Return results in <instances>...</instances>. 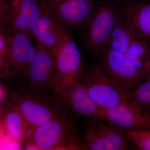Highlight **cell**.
I'll return each instance as SVG.
<instances>
[{"label":"cell","mask_w":150,"mask_h":150,"mask_svg":"<svg viewBox=\"0 0 150 150\" xmlns=\"http://www.w3.org/2000/svg\"><path fill=\"white\" fill-rule=\"evenodd\" d=\"M9 98L21 112L25 135L66 110L54 93L35 92L23 85L10 91Z\"/></svg>","instance_id":"obj_1"},{"label":"cell","mask_w":150,"mask_h":150,"mask_svg":"<svg viewBox=\"0 0 150 150\" xmlns=\"http://www.w3.org/2000/svg\"><path fill=\"white\" fill-rule=\"evenodd\" d=\"M125 15L123 5L97 0L91 17L84 30L86 49L98 55L107 45L113 30Z\"/></svg>","instance_id":"obj_2"},{"label":"cell","mask_w":150,"mask_h":150,"mask_svg":"<svg viewBox=\"0 0 150 150\" xmlns=\"http://www.w3.org/2000/svg\"><path fill=\"white\" fill-rule=\"evenodd\" d=\"M70 115L71 114L65 110L25 134L24 139L27 141V145L24 149L43 150L69 149L67 145L68 144L70 149H72L68 141L70 142L69 139L77 129ZM71 143L75 149L74 145Z\"/></svg>","instance_id":"obj_3"},{"label":"cell","mask_w":150,"mask_h":150,"mask_svg":"<svg viewBox=\"0 0 150 150\" xmlns=\"http://www.w3.org/2000/svg\"><path fill=\"white\" fill-rule=\"evenodd\" d=\"M76 83L85 89L102 111L125 101V94L113 83L100 62L86 67Z\"/></svg>","instance_id":"obj_4"},{"label":"cell","mask_w":150,"mask_h":150,"mask_svg":"<svg viewBox=\"0 0 150 150\" xmlns=\"http://www.w3.org/2000/svg\"><path fill=\"white\" fill-rule=\"evenodd\" d=\"M47 6L46 0H0L1 23L10 32H30Z\"/></svg>","instance_id":"obj_5"},{"label":"cell","mask_w":150,"mask_h":150,"mask_svg":"<svg viewBox=\"0 0 150 150\" xmlns=\"http://www.w3.org/2000/svg\"><path fill=\"white\" fill-rule=\"evenodd\" d=\"M99 118H91L83 124V142L79 150H126L132 149V143L117 126Z\"/></svg>","instance_id":"obj_6"},{"label":"cell","mask_w":150,"mask_h":150,"mask_svg":"<svg viewBox=\"0 0 150 150\" xmlns=\"http://www.w3.org/2000/svg\"><path fill=\"white\" fill-rule=\"evenodd\" d=\"M97 55L100 57L99 62L110 79L125 94L132 91L147 77L124 53L105 49Z\"/></svg>","instance_id":"obj_7"},{"label":"cell","mask_w":150,"mask_h":150,"mask_svg":"<svg viewBox=\"0 0 150 150\" xmlns=\"http://www.w3.org/2000/svg\"><path fill=\"white\" fill-rule=\"evenodd\" d=\"M29 32L8 33L7 63L5 80L27 79L30 65L37 51V43Z\"/></svg>","instance_id":"obj_8"},{"label":"cell","mask_w":150,"mask_h":150,"mask_svg":"<svg viewBox=\"0 0 150 150\" xmlns=\"http://www.w3.org/2000/svg\"><path fill=\"white\" fill-rule=\"evenodd\" d=\"M52 89L71 115L90 119L98 118L106 121L102 110L79 84H66L54 80Z\"/></svg>","instance_id":"obj_9"},{"label":"cell","mask_w":150,"mask_h":150,"mask_svg":"<svg viewBox=\"0 0 150 150\" xmlns=\"http://www.w3.org/2000/svg\"><path fill=\"white\" fill-rule=\"evenodd\" d=\"M71 32L48 5L29 33L55 58Z\"/></svg>","instance_id":"obj_10"},{"label":"cell","mask_w":150,"mask_h":150,"mask_svg":"<svg viewBox=\"0 0 150 150\" xmlns=\"http://www.w3.org/2000/svg\"><path fill=\"white\" fill-rule=\"evenodd\" d=\"M97 0H46L48 7L69 31H84Z\"/></svg>","instance_id":"obj_11"},{"label":"cell","mask_w":150,"mask_h":150,"mask_svg":"<svg viewBox=\"0 0 150 150\" xmlns=\"http://www.w3.org/2000/svg\"><path fill=\"white\" fill-rule=\"evenodd\" d=\"M30 65L23 85L32 91L43 93L53 92L52 84L56 76V62L54 56L40 43Z\"/></svg>","instance_id":"obj_12"},{"label":"cell","mask_w":150,"mask_h":150,"mask_svg":"<svg viewBox=\"0 0 150 150\" xmlns=\"http://www.w3.org/2000/svg\"><path fill=\"white\" fill-rule=\"evenodd\" d=\"M73 33H70L55 58L56 66L55 80L62 83L76 82L86 67Z\"/></svg>","instance_id":"obj_13"},{"label":"cell","mask_w":150,"mask_h":150,"mask_svg":"<svg viewBox=\"0 0 150 150\" xmlns=\"http://www.w3.org/2000/svg\"><path fill=\"white\" fill-rule=\"evenodd\" d=\"M103 112L106 122L121 129H150V112L141 110L126 100L112 109Z\"/></svg>","instance_id":"obj_14"},{"label":"cell","mask_w":150,"mask_h":150,"mask_svg":"<svg viewBox=\"0 0 150 150\" xmlns=\"http://www.w3.org/2000/svg\"><path fill=\"white\" fill-rule=\"evenodd\" d=\"M122 5L133 38L150 41V1L144 0Z\"/></svg>","instance_id":"obj_15"},{"label":"cell","mask_w":150,"mask_h":150,"mask_svg":"<svg viewBox=\"0 0 150 150\" xmlns=\"http://www.w3.org/2000/svg\"><path fill=\"white\" fill-rule=\"evenodd\" d=\"M1 128L6 137L21 147L24 139V123L18 108L9 101L1 108Z\"/></svg>","instance_id":"obj_16"},{"label":"cell","mask_w":150,"mask_h":150,"mask_svg":"<svg viewBox=\"0 0 150 150\" xmlns=\"http://www.w3.org/2000/svg\"><path fill=\"white\" fill-rule=\"evenodd\" d=\"M125 54L138 69L146 74L148 77L150 74L149 42L142 39H133Z\"/></svg>","instance_id":"obj_17"},{"label":"cell","mask_w":150,"mask_h":150,"mask_svg":"<svg viewBox=\"0 0 150 150\" xmlns=\"http://www.w3.org/2000/svg\"><path fill=\"white\" fill-rule=\"evenodd\" d=\"M133 39L124 15L113 30L107 45L103 49L125 54Z\"/></svg>","instance_id":"obj_18"},{"label":"cell","mask_w":150,"mask_h":150,"mask_svg":"<svg viewBox=\"0 0 150 150\" xmlns=\"http://www.w3.org/2000/svg\"><path fill=\"white\" fill-rule=\"evenodd\" d=\"M125 98L135 107L150 112V77L146 78L132 91L126 93Z\"/></svg>","instance_id":"obj_19"},{"label":"cell","mask_w":150,"mask_h":150,"mask_svg":"<svg viewBox=\"0 0 150 150\" xmlns=\"http://www.w3.org/2000/svg\"><path fill=\"white\" fill-rule=\"evenodd\" d=\"M121 129L124 135L139 149L150 150V129L136 130Z\"/></svg>","instance_id":"obj_20"},{"label":"cell","mask_w":150,"mask_h":150,"mask_svg":"<svg viewBox=\"0 0 150 150\" xmlns=\"http://www.w3.org/2000/svg\"><path fill=\"white\" fill-rule=\"evenodd\" d=\"M9 31L3 24H0V75L1 77L6 79L7 63V39Z\"/></svg>","instance_id":"obj_21"},{"label":"cell","mask_w":150,"mask_h":150,"mask_svg":"<svg viewBox=\"0 0 150 150\" xmlns=\"http://www.w3.org/2000/svg\"><path fill=\"white\" fill-rule=\"evenodd\" d=\"M115 1L117 2L118 3H120L121 5H125L126 4H131L138 2L142 1L144 0H115Z\"/></svg>","instance_id":"obj_22"},{"label":"cell","mask_w":150,"mask_h":150,"mask_svg":"<svg viewBox=\"0 0 150 150\" xmlns=\"http://www.w3.org/2000/svg\"><path fill=\"white\" fill-rule=\"evenodd\" d=\"M149 42L150 44V41H149ZM148 77H150V74L149 75V76Z\"/></svg>","instance_id":"obj_23"},{"label":"cell","mask_w":150,"mask_h":150,"mask_svg":"<svg viewBox=\"0 0 150 150\" xmlns=\"http://www.w3.org/2000/svg\"></svg>","instance_id":"obj_24"}]
</instances>
